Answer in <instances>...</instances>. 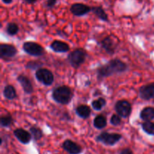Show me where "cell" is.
Listing matches in <instances>:
<instances>
[{"instance_id": "15", "label": "cell", "mask_w": 154, "mask_h": 154, "mask_svg": "<svg viewBox=\"0 0 154 154\" xmlns=\"http://www.w3.org/2000/svg\"><path fill=\"white\" fill-rule=\"evenodd\" d=\"M51 48L56 53H66L70 49L67 43L59 40L54 41L51 44Z\"/></svg>"}, {"instance_id": "28", "label": "cell", "mask_w": 154, "mask_h": 154, "mask_svg": "<svg viewBox=\"0 0 154 154\" xmlns=\"http://www.w3.org/2000/svg\"><path fill=\"white\" fill-rule=\"evenodd\" d=\"M41 65L38 64L36 62H29L26 65L27 69H35L36 68L40 67Z\"/></svg>"}, {"instance_id": "19", "label": "cell", "mask_w": 154, "mask_h": 154, "mask_svg": "<svg viewBox=\"0 0 154 154\" xmlns=\"http://www.w3.org/2000/svg\"><path fill=\"white\" fill-rule=\"evenodd\" d=\"M5 98L8 100H13L17 97V92L14 87L11 85H7L3 90Z\"/></svg>"}, {"instance_id": "27", "label": "cell", "mask_w": 154, "mask_h": 154, "mask_svg": "<svg viewBox=\"0 0 154 154\" xmlns=\"http://www.w3.org/2000/svg\"><path fill=\"white\" fill-rule=\"evenodd\" d=\"M58 0H46V2H45V5L48 8H52L54 6L56 5V4L57 3Z\"/></svg>"}, {"instance_id": "1", "label": "cell", "mask_w": 154, "mask_h": 154, "mask_svg": "<svg viewBox=\"0 0 154 154\" xmlns=\"http://www.w3.org/2000/svg\"><path fill=\"white\" fill-rule=\"evenodd\" d=\"M128 66L124 62L119 59H114L108 62V63L99 66L97 69L98 79L101 80L102 78L110 77L113 75L118 73H123L126 72Z\"/></svg>"}, {"instance_id": "16", "label": "cell", "mask_w": 154, "mask_h": 154, "mask_svg": "<svg viewBox=\"0 0 154 154\" xmlns=\"http://www.w3.org/2000/svg\"><path fill=\"white\" fill-rule=\"evenodd\" d=\"M140 117L144 122L151 121L154 119V108L153 107H146L140 114Z\"/></svg>"}, {"instance_id": "14", "label": "cell", "mask_w": 154, "mask_h": 154, "mask_svg": "<svg viewBox=\"0 0 154 154\" xmlns=\"http://www.w3.org/2000/svg\"><path fill=\"white\" fill-rule=\"evenodd\" d=\"M18 82L20 84L23 90L26 94H31L33 92V86L30 80L25 75H19L17 78Z\"/></svg>"}, {"instance_id": "2", "label": "cell", "mask_w": 154, "mask_h": 154, "mask_svg": "<svg viewBox=\"0 0 154 154\" xmlns=\"http://www.w3.org/2000/svg\"><path fill=\"white\" fill-rule=\"evenodd\" d=\"M52 97L55 102L62 105H67L73 97L72 91L68 86H60L53 91Z\"/></svg>"}, {"instance_id": "4", "label": "cell", "mask_w": 154, "mask_h": 154, "mask_svg": "<svg viewBox=\"0 0 154 154\" xmlns=\"http://www.w3.org/2000/svg\"><path fill=\"white\" fill-rule=\"evenodd\" d=\"M122 139V135L118 133H108L104 132L96 137V140L98 142L102 143L107 146H113Z\"/></svg>"}, {"instance_id": "22", "label": "cell", "mask_w": 154, "mask_h": 154, "mask_svg": "<svg viewBox=\"0 0 154 154\" xmlns=\"http://www.w3.org/2000/svg\"><path fill=\"white\" fill-rule=\"evenodd\" d=\"M142 129L147 134L150 135H154V123L152 121L144 122L141 124Z\"/></svg>"}, {"instance_id": "31", "label": "cell", "mask_w": 154, "mask_h": 154, "mask_svg": "<svg viewBox=\"0 0 154 154\" xmlns=\"http://www.w3.org/2000/svg\"><path fill=\"white\" fill-rule=\"evenodd\" d=\"M2 1L5 4L9 5V4H11V3H12L13 0H2Z\"/></svg>"}, {"instance_id": "21", "label": "cell", "mask_w": 154, "mask_h": 154, "mask_svg": "<svg viewBox=\"0 0 154 154\" xmlns=\"http://www.w3.org/2000/svg\"><path fill=\"white\" fill-rule=\"evenodd\" d=\"M105 105H106V100L104 98H99L92 102V107L96 111H101Z\"/></svg>"}, {"instance_id": "17", "label": "cell", "mask_w": 154, "mask_h": 154, "mask_svg": "<svg viewBox=\"0 0 154 154\" xmlns=\"http://www.w3.org/2000/svg\"><path fill=\"white\" fill-rule=\"evenodd\" d=\"M76 114L82 119H87L91 114V109L88 105H81L76 108Z\"/></svg>"}, {"instance_id": "25", "label": "cell", "mask_w": 154, "mask_h": 154, "mask_svg": "<svg viewBox=\"0 0 154 154\" xmlns=\"http://www.w3.org/2000/svg\"><path fill=\"white\" fill-rule=\"evenodd\" d=\"M13 123V118L10 115L2 116L0 119V124L2 127H8Z\"/></svg>"}, {"instance_id": "11", "label": "cell", "mask_w": 154, "mask_h": 154, "mask_svg": "<svg viewBox=\"0 0 154 154\" xmlns=\"http://www.w3.org/2000/svg\"><path fill=\"white\" fill-rule=\"evenodd\" d=\"M139 96L144 100L154 99V82L140 87Z\"/></svg>"}, {"instance_id": "30", "label": "cell", "mask_w": 154, "mask_h": 154, "mask_svg": "<svg viewBox=\"0 0 154 154\" xmlns=\"http://www.w3.org/2000/svg\"><path fill=\"white\" fill-rule=\"evenodd\" d=\"M24 2H26V3H28V4H33V3L35 2L37 0H23Z\"/></svg>"}, {"instance_id": "10", "label": "cell", "mask_w": 154, "mask_h": 154, "mask_svg": "<svg viewBox=\"0 0 154 154\" xmlns=\"http://www.w3.org/2000/svg\"><path fill=\"white\" fill-rule=\"evenodd\" d=\"M114 38L115 37L113 36H107L101 41V46L108 54H113L117 48L118 41L116 42Z\"/></svg>"}, {"instance_id": "26", "label": "cell", "mask_w": 154, "mask_h": 154, "mask_svg": "<svg viewBox=\"0 0 154 154\" xmlns=\"http://www.w3.org/2000/svg\"><path fill=\"white\" fill-rule=\"evenodd\" d=\"M111 123L113 125V126H117L120 124H121L122 120L121 117L119 116L118 114H113L112 117H111Z\"/></svg>"}, {"instance_id": "5", "label": "cell", "mask_w": 154, "mask_h": 154, "mask_svg": "<svg viewBox=\"0 0 154 154\" xmlns=\"http://www.w3.org/2000/svg\"><path fill=\"white\" fill-rule=\"evenodd\" d=\"M35 78L45 86H51L54 83V76L52 72L47 69H39L35 72Z\"/></svg>"}, {"instance_id": "8", "label": "cell", "mask_w": 154, "mask_h": 154, "mask_svg": "<svg viewBox=\"0 0 154 154\" xmlns=\"http://www.w3.org/2000/svg\"><path fill=\"white\" fill-rule=\"evenodd\" d=\"M17 53L16 48L14 45L8 44L0 45V57L3 60H8L15 57Z\"/></svg>"}, {"instance_id": "23", "label": "cell", "mask_w": 154, "mask_h": 154, "mask_svg": "<svg viewBox=\"0 0 154 154\" xmlns=\"http://www.w3.org/2000/svg\"><path fill=\"white\" fill-rule=\"evenodd\" d=\"M30 133L35 141H38L43 137V132L42 129L36 126H32L29 129Z\"/></svg>"}, {"instance_id": "7", "label": "cell", "mask_w": 154, "mask_h": 154, "mask_svg": "<svg viewBox=\"0 0 154 154\" xmlns=\"http://www.w3.org/2000/svg\"><path fill=\"white\" fill-rule=\"evenodd\" d=\"M115 111L119 116L127 118L132 112V105L128 101L120 100L115 104Z\"/></svg>"}, {"instance_id": "13", "label": "cell", "mask_w": 154, "mask_h": 154, "mask_svg": "<svg viewBox=\"0 0 154 154\" xmlns=\"http://www.w3.org/2000/svg\"><path fill=\"white\" fill-rule=\"evenodd\" d=\"M14 135L16 137L17 139L22 144H27L30 142L32 139V135L29 132L23 129H16L14 131Z\"/></svg>"}, {"instance_id": "3", "label": "cell", "mask_w": 154, "mask_h": 154, "mask_svg": "<svg viewBox=\"0 0 154 154\" xmlns=\"http://www.w3.org/2000/svg\"><path fill=\"white\" fill-rule=\"evenodd\" d=\"M87 52L82 48L75 50L69 54L68 60L73 68H78L85 62L87 58Z\"/></svg>"}, {"instance_id": "12", "label": "cell", "mask_w": 154, "mask_h": 154, "mask_svg": "<svg viewBox=\"0 0 154 154\" xmlns=\"http://www.w3.org/2000/svg\"><path fill=\"white\" fill-rule=\"evenodd\" d=\"M63 147L69 154H81L82 152V148L79 144L69 139L63 142Z\"/></svg>"}, {"instance_id": "24", "label": "cell", "mask_w": 154, "mask_h": 154, "mask_svg": "<svg viewBox=\"0 0 154 154\" xmlns=\"http://www.w3.org/2000/svg\"><path fill=\"white\" fill-rule=\"evenodd\" d=\"M18 31H19V27H18L17 24H16L15 23H8L7 26H6V32L9 35H15L18 32Z\"/></svg>"}, {"instance_id": "9", "label": "cell", "mask_w": 154, "mask_h": 154, "mask_svg": "<svg viewBox=\"0 0 154 154\" xmlns=\"http://www.w3.org/2000/svg\"><path fill=\"white\" fill-rule=\"evenodd\" d=\"M70 11L74 16L82 17L92 11V7L83 3H74L71 5Z\"/></svg>"}, {"instance_id": "6", "label": "cell", "mask_w": 154, "mask_h": 154, "mask_svg": "<svg viewBox=\"0 0 154 154\" xmlns=\"http://www.w3.org/2000/svg\"><path fill=\"white\" fill-rule=\"evenodd\" d=\"M23 49L29 55L40 57L45 54V49L42 45L33 42H26L23 45Z\"/></svg>"}, {"instance_id": "29", "label": "cell", "mask_w": 154, "mask_h": 154, "mask_svg": "<svg viewBox=\"0 0 154 154\" xmlns=\"http://www.w3.org/2000/svg\"><path fill=\"white\" fill-rule=\"evenodd\" d=\"M119 154H133V153H132V151L129 148H125L123 149L121 151H120Z\"/></svg>"}, {"instance_id": "18", "label": "cell", "mask_w": 154, "mask_h": 154, "mask_svg": "<svg viewBox=\"0 0 154 154\" xmlns=\"http://www.w3.org/2000/svg\"><path fill=\"white\" fill-rule=\"evenodd\" d=\"M92 12L99 19L101 20L105 21V22H108V16L104 8L101 6H95V7H92Z\"/></svg>"}, {"instance_id": "20", "label": "cell", "mask_w": 154, "mask_h": 154, "mask_svg": "<svg viewBox=\"0 0 154 154\" xmlns=\"http://www.w3.org/2000/svg\"><path fill=\"white\" fill-rule=\"evenodd\" d=\"M93 125L98 129H103L107 125L106 117L103 115H98L97 117H95L94 121H93Z\"/></svg>"}]
</instances>
